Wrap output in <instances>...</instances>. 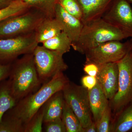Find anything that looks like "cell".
<instances>
[{
  "label": "cell",
  "instance_id": "cell-1",
  "mask_svg": "<svg viewBox=\"0 0 132 132\" xmlns=\"http://www.w3.org/2000/svg\"><path fill=\"white\" fill-rule=\"evenodd\" d=\"M63 72L59 73L43 84L36 92L19 100L5 115L21 122L24 127L53 95L61 91L69 81Z\"/></svg>",
  "mask_w": 132,
  "mask_h": 132
},
{
  "label": "cell",
  "instance_id": "cell-2",
  "mask_svg": "<svg viewBox=\"0 0 132 132\" xmlns=\"http://www.w3.org/2000/svg\"><path fill=\"white\" fill-rule=\"evenodd\" d=\"M9 77L12 94L17 101L36 92L42 82L37 72L33 53L16 60L12 64Z\"/></svg>",
  "mask_w": 132,
  "mask_h": 132
},
{
  "label": "cell",
  "instance_id": "cell-3",
  "mask_svg": "<svg viewBox=\"0 0 132 132\" xmlns=\"http://www.w3.org/2000/svg\"><path fill=\"white\" fill-rule=\"evenodd\" d=\"M128 38L125 32L101 18L84 24L78 41L72 47L85 54L87 50L104 43Z\"/></svg>",
  "mask_w": 132,
  "mask_h": 132
},
{
  "label": "cell",
  "instance_id": "cell-4",
  "mask_svg": "<svg viewBox=\"0 0 132 132\" xmlns=\"http://www.w3.org/2000/svg\"><path fill=\"white\" fill-rule=\"evenodd\" d=\"M119 68L118 91L111 101V109L118 115L132 101V51L117 62Z\"/></svg>",
  "mask_w": 132,
  "mask_h": 132
},
{
  "label": "cell",
  "instance_id": "cell-5",
  "mask_svg": "<svg viewBox=\"0 0 132 132\" xmlns=\"http://www.w3.org/2000/svg\"><path fill=\"white\" fill-rule=\"evenodd\" d=\"M29 10L0 22V39L34 32L46 16L42 12L35 9L32 11H29Z\"/></svg>",
  "mask_w": 132,
  "mask_h": 132
},
{
  "label": "cell",
  "instance_id": "cell-6",
  "mask_svg": "<svg viewBox=\"0 0 132 132\" xmlns=\"http://www.w3.org/2000/svg\"><path fill=\"white\" fill-rule=\"evenodd\" d=\"M33 54L37 72L43 84L68 69L63 59V54L59 52L38 45Z\"/></svg>",
  "mask_w": 132,
  "mask_h": 132
},
{
  "label": "cell",
  "instance_id": "cell-7",
  "mask_svg": "<svg viewBox=\"0 0 132 132\" xmlns=\"http://www.w3.org/2000/svg\"><path fill=\"white\" fill-rule=\"evenodd\" d=\"M65 101L79 120L85 129L93 122L88 90L69 81L62 90Z\"/></svg>",
  "mask_w": 132,
  "mask_h": 132
},
{
  "label": "cell",
  "instance_id": "cell-8",
  "mask_svg": "<svg viewBox=\"0 0 132 132\" xmlns=\"http://www.w3.org/2000/svg\"><path fill=\"white\" fill-rule=\"evenodd\" d=\"M39 45L35 32L0 39V62L9 63L22 55L32 53Z\"/></svg>",
  "mask_w": 132,
  "mask_h": 132
},
{
  "label": "cell",
  "instance_id": "cell-9",
  "mask_svg": "<svg viewBox=\"0 0 132 132\" xmlns=\"http://www.w3.org/2000/svg\"><path fill=\"white\" fill-rule=\"evenodd\" d=\"M130 40L125 43L111 41L87 50L85 54L86 60L103 64L117 62L130 50Z\"/></svg>",
  "mask_w": 132,
  "mask_h": 132
},
{
  "label": "cell",
  "instance_id": "cell-10",
  "mask_svg": "<svg viewBox=\"0 0 132 132\" xmlns=\"http://www.w3.org/2000/svg\"><path fill=\"white\" fill-rule=\"evenodd\" d=\"M102 18L132 39V8L128 0H113Z\"/></svg>",
  "mask_w": 132,
  "mask_h": 132
},
{
  "label": "cell",
  "instance_id": "cell-11",
  "mask_svg": "<svg viewBox=\"0 0 132 132\" xmlns=\"http://www.w3.org/2000/svg\"><path fill=\"white\" fill-rule=\"evenodd\" d=\"M119 68L117 62L100 64L96 78L105 95L111 101L118 91Z\"/></svg>",
  "mask_w": 132,
  "mask_h": 132
},
{
  "label": "cell",
  "instance_id": "cell-12",
  "mask_svg": "<svg viewBox=\"0 0 132 132\" xmlns=\"http://www.w3.org/2000/svg\"><path fill=\"white\" fill-rule=\"evenodd\" d=\"M55 18L61 26L62 31L70 39L72 46L78 41L84 24L80 20L66 12L59 3L55 7Z\"/></svg>",
  "mask_w": 132,
  "mask_h": 132
},
{
  "label": "cell",
  "instance_id": "cell-13",
  "mask_svg": "<svg viewBox=\"0 0 132 132\" xmlns=\"http://www.w3.org/2000/svg\"><path fill=\"white\" fill-rule=\"evenodd\" d=\"M76 1L82 10V22L85 24L102 18L113 0Z\"/></svg>",
  "mask_w": 132,
  "mask_h": 132
},
{
  "label": "cell",
  "instance_id": "cell-14",
  "mask_svg": "<svg viewBox=\"0 0 132 132\" xmlns=\"http://www.w3.org/2000/svg\"><path fill=\"white\" fill-rule=\"evenodd\" d=\"M88 97L94 121L97 124L106 109L109 105L108 100L98 82L93 89L88 90Z\"/></svg>",
  "mask_w": 132,
  "mask_h": 132
},
{
  "label": "cell",
  "instance_id": "cell-15",
  "mask_svg": "<svg viewBox=\"0 0 132 132\" xmlns=\"http://www.w3.org/2000/svg\"><path fill=\"white\" fill-rule=\"evenodd\" d=\"M65 100L62 90L55 93L43 105L44 122L61 118Z\"/></svg>",
  "mask_w": 132,
  "mask_h": 132
},
{
  "label": "cell",
  "instance_id": "cell-16",
  "mask_svg": "<svg viewBox=\"0 0 132 132\" xmlns=\"http://www.w3.org/2000/svg\"><path fill=\"white\" fill-rule=\"evenodd\" d=\"M62 31L61 26L55 17H46L38 25L35 32L39 44L54 37Z\"/></svg>",
  "mask_w": 132,
  "mask_h": 132
},
{
  "label": "cell",
  "instance_id": "cell-17",
  "mask_svg": "<svg viewBox=\"0 0 132 132\" xmlns=\"http://www.w3.org/2000/svg\"><path fill=\"white\" fill-rule=\"evenodd\" d=\"M18 102L12 94L9 80L0 82V124L5 114Z\"/></svg>",
  "mask_w": 132,
  "mask_h": 132
},
{
  "label": "cell",
  "instance_id": "cell-18",
  "mask_svg": "<svg viewBox=\"0 0 132 132\" xmlns=\"http://www.w3.org/2000/svg\"><path fill=\"white\" fill-rule=\"evenodd\" d=\"M42 44V46L46 48L63 55L70 52L72 45L68 36L63 31Z\"/></svg>",
  "mask_w": 132,
  "mask_h": 132
},
{
  "label": "cell",
  "instance_id": "cell-19",
  "mask_svg": "<svg viewBox=\"0 0 132 132\" xmlns=\"http://www.w3.org/2000/svg\"><path fill=\"white\" fill-rule=\"evenodd\" d=\"M116 116L111 132H127L132 130V101Z\"/></svg>",
  "mask_w": 132,
  "mask_h": 132
},
{
  "label": "cell",
  "instance_id": "cell-20",
  "mask_svg": "<svg viewBox=\"0 0 132 132\" xmlns=\"http://www.w3.org/2000/svg\"><path fill=\"white\" fill-rule=\"evenodd\" d=\"M61 118L67 132H84L79 120L65 101Z\"/></svg>",
  "mask_w": 132,
  "mask_h": 132
},
{
  "label": "cell",
  "instance_id": "cell-21",
  "mask_svg": "<svg viewBox=\"0 0 132 132\" xmlns=\"http://www.w3.org/2000/svg\"><path fill=\"white\" fill-rule=\"evenodd\" d=\"M30 8L39 10L47 18H54L59 0H22Z\"/></svg>",
  "mask_w": 132,
  "mask_h": 132
},
{
  "label": "cell",
  "instance_id": "cell-22",
  "mask_svg": "<svg viewBox=\"0 0 132 132\" xmlns=\"http://www.w3.org/2000/svg\"><path fill=\"white\" fill-rule=\"evenodd\" d=\"M30 9L22 0H13L6 6L0 8V22L10 17L21 14Z\"/></svg>",
  "mask_w": 132,
  "mask_h": 132
},
{
  "label": "cell",
  "instance_id": "cell-23",
  "mask_svg": "<svg viewBox=\"0 0 132 132\" xmlns=\"http://www.w3.org/2000/svg\"><path fill=\"white\" fill-rule=\"evenodd\" d=\"M23 124L14 118L4 115L0 124V132H24Z\"/></svg>",
  "mask_w": 132,
  "mask_h": 132
},
{
  "label": "cell",
  "instance_id": "cell-24",
  "mask_svg": "<svg viewBox=\"0 0 132 132\" xmlns=\"http://www.w3.org/2000/svg\"><path fill=\"white\" fill-rule=\"evenodd\" d=\"M44 109L43 106L26 124L24 132H42L43 131Z\"/></svg>",
  "mask_w": 132,
  "mask_h": 132
},
{
  "label": "cell",
  "instance_id": "cell-25",
  "mask_svg": "<svg viewBox=\"0 0 132 132\" xmlns=\"http://www.w3.org/2000/svg\"><path fill=\"white\" fill-rule=\"evenodd\" d=\"M58 3L68 13L82 21V10L76 0H59Z\"/></svg>",
  "mask_w": 132,
  "mask_h": 132
},
{
  "label": "cell",
  "instance_id": "cell-26",
  "mask_svg": "<svg viewBox=\"0 0 132 132\" xmlns=\"http://www.w3.org/2000/svg\"><path fill=\"white\" fill-rule=\"evenodd\" d=\"M111 112V107L109 105L104 111L100 120L96 124L97 132H111L110 123Z\"/></svg>",
  "mask_w": 132,
  "mask_h": 132
},
{
  "label": "cell",
  "instance_id": "cell-27",
  "mask_svg": "<svg viewBox=\"0 0 132 132\" xmlns=\"http://www.w3.org/2000/svg\"><path fill=\"white\" fill-rule=\"evenodd\" d=\"M44 131L46 132H67L65 126L61 118H59L43 123Z\"/></svg>",
  "mask_w": 132,
  "mask_h": 132
},
{
  "label": "cell",
  "instance_id": "cell-28",
  "mask_svg": "<svg viewBox=\"0 0 132 132\" xmlns=\"http://www.w3.org/2000/svg\"><path fill=\"white\" fill-rule=\"evenodd\" d=\"M99 65L100 64L86 60L83 70L87 75L96 77L98 72Z\"/></svg>",
  "mask_w": 132,
  "mask_h": 132
},
{
  "label": "cell",
  "instance_id": "cell-29",
  "mask_svg": "<svg viewBox=\"0 0 132 132\" xmlns=\"http://www.w3.org/2000/svg\"><path fill=\"white\" fill-rule=\"evenodd\" d=\"M81 82L82 86L88 90H90L96 86L98 81L96 77L87 75L82 77Z\"/></svg>",
  "mask_w": 132,
  "mask_h": 132
},
{
  "label": "cell",
  "instance_id": "cell-30",
  "mask_svg": "<svg viewBox=\"0 0 132 132\" xmlns=\"http://www.w3.org/2000/svg\"><path fill=\"white\" fill-rule=\"evenodd\" d=\"M11 63H3L0 62V82L9 77L11 71Z\"/></svg>",
  "mask_w": 132,
  "mask_h": 132
},
{
  "label": "cell",
  "instance_id": "cell-31",
  "mask_svg": "<svg viewBox=\"0 0 132 132\" xmlns=\"http://www.w3.org/2000/svg\"><path fill=\"white\" fill-rule=\"evenodd\" d=\"M97 132V125L94 121H93L87 127L84 129V132Z\"/></svg>",
  "mask_w": 132,
  "mask_h": 132
},
{
  "label": "cell",
  "instance_id": "cell-32",
  "mask_svg": "<svg viewBox=\"0 0 132 132\" xmlns=\"http://www.w3.org/2000/svg\"><path fill=\"white\" fill-rule=\"evenodd\" d=\"M12 1L13 0H0V8L6 6Z\"/></svg>",
  "mask_w": 132,
  "mask_h": 132
},
{
  "label": "cell",
  "instance_id": "cell-33",
  "mask_svg": "<svg viewBox=\"0 0 132 132\" xmlns=\"http://www.w3.org/2000/svg\"><path fill=\"white\" fill-rule=\"evenodd\" d=\"M130 49L132 51V39L130 40Z\"/></svg>",
  "mask_w": 132,
  "mask_h": 132
},
{
  "label": "cell",
  "instance_id": "cell-34",
  "mask_svg": "<svg viewBox=\"0 0 132 132\" xmlns=\"http://www.w3.org/2000/svg\"><path fill=\"white\" fill-rule=\"evenodd\" d=\"M128 1L130 2V3H132V0H128Z\"/></svg>",
  "mask_w": 132,
  "mask_h": 132
},
{
  "label": "cell",
  "instance_id": "cell-35",
  "mask_svg": "<svg viewBox=\"0 0 132 132\" xmlns=\"http://www.w3.org/2000/svg\"><path fill=\"white\" fill-rule=\"evenodd\" d=\"M131 131L132 132V130H131Z\"/></svg>",
  "mask_w": 132,
  "mask_h": 132
}]
</instances>
